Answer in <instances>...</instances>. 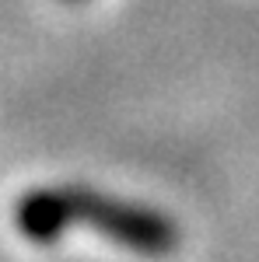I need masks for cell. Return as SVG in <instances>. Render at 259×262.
I'll list each match as a JSON object with an SVG mask.
<instances>
[{"instance_id": "cell-3", "label": "cell", "mask_w": 259, "mask_h": 262, "mask_svg": "<svg viewBox=\"0 0 259 262\" xmlns=\"http://www.w3.org/2000/svg\"><path fill=\"white\" fill-rule=\"evenodd\" d=\"M70 4H74V0H70Z\"/></svg>"}, {"instance_id": "cell-2", "label": "cell", "mask_w": 259, "mask_h": 262, "mask_svg": "<svg viewBox=\"0 0 259 262\" xmlns=\"http://www.w3.org/2000/svg\"><path fill=\"white\" fill-rule=\"evenodd\" d=\"M74 224V200L70 185H42L25 192L14 206V227L32 245H53Z\"/></svg>"}, {"instance_id": "cell-1", "label": "cell", "mask_w": 259, "mask_h": 262, "mask_svg": "<svg viewBox=\"0 0 259 262\" xmlns=\"http://www.w3.org/2000/svg\"><path fill=\"white\" fill-rule=\"evenodd\" d=\"M70 200H74V224H91L98 234H105L109 242L123 245L130 252L161 259L182 245L179 224L151 206H133L126 200H112L95 189H74V185H70Z\"/></svg>"}]
</instances>
